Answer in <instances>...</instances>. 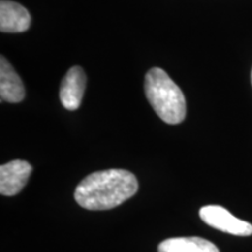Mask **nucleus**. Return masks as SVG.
I'll return each instance as SVG.
<instances>
[{
	"mask_svg": "<svg viewBox=\"0 0 252 252\" xmlns=\"http://www.w3.org/2000/svg\"><path fill=\"white\" fill-rule=\"evenodd\" d=\"M138 180L125 169H105L84 178L75 190V200L88 210H109L121 206L138 191Z\"/></svg>",
	"mask_w": 252,
	"mask_h": 252,
	"instance_id": "f257e3e1",
	"label": "nucleus"
},
{
	"mask_svg": "<svg viewBox=\"0 0 252 252\" xmlns=\"http://www.w3.org/2000/svg\"><path fill=\"white\" fill-rule=\"evenodd\" d=\"M145 94L157 115L167 124H180L186 118L182 90L161 68H152L145 76Z\"/></svg>",
	"mask_w": 252,
	"mask_h": 252,
	"instance_id": "f03ea898",
	"label": "nucleus"
},
{
	"mask_svg": "<svg viewBox=\"0 0 252 252\" xmlns=\"http://www.w3.org/2000/svg\"><path fill=\"white\" fill-rule=\"evenodd\" d=\"M200 217L204 223L220 231L235 236H251L252 224L242 220L220 206H204L200 209Z\"/></svg>",
	"mask_w": 252,
	"mask_h": 252,
	"instance_id": "7ed1b4c3",
	"label": "nucleus"
},
{
	"mask_svg": "<svg viewBox=\"0 0 252 252\" xmlns=\"http://www.w3.org/2000/svg\"><path fill=\"white\" fill-rule=\"evenodd\" d=\"M32 166L25 160H13L0 167V194L13 196L23 190L32 174Z\"/></svg>",
	"mask_w": 252,
	"mask_h": 252,
	"instance_id": "20e7f679",
	"label": "nucleus"
},
{
	"mask_svg": "<svg viewBox=\"0 0 252 252\" xmlns=\"http://www.w3.org/2000/svg\"><path fill=\"white\" fill-rule=\"evenodd\" d=\"M87 86V76L83 69L78 65L69 69L63 77L60 88V99L63 108L75 111L81 106L82 98Z\"/></svg>",
	"mask_w": 252,
	"mask_h": 252,
	"instance_id": "39448f33",
	"label": "nucleus"
},
{
	"mask_svg": "<svg viewBox=\"0 0 252 252\" xmlns=\"http://www.w3.org/2000/svg\"><path fill=\"white\" fill-rule=\"evenodd\" d=\"M30 12L18 2L0 1V31L2 33H23L31 27Z\"/></svg>",
	"mask_w": 252,
	"mask_h": 252,
	"instance_id": "423d86ee",
	"label": "nucleus"
},
{
	"mask_svg": "<svg viewBox=\"0 0 252 252\" xmlns=\"http://www.w3.org/2000/svg\"><path fill=\"white\" fill-rule=\"evenodd\" d=\"M0 97L8 103H19L25 98L23 81L5 56L0 58Z\"/></svg>",
	"mask_w": 252,
	"mask_h": 252,
	"instance_id": "0eeeda50",
	"label": "nucleus"
},
{
	"mask_svg": "<svg viewBox=\"0 0 252 252\" xmlns=\"http://www.w3.org/2000/svg\"><path fill=\"white\" fill-rule=\"evenodd\" d=\"M158 252H220L210 241L201 237H175L162 241Z\"/></svg>",
	"mask_w": 252,
	"mask_h": 252,
	"instance_id": "6e6552de",
	"label": "nucleus"
},
{
	"mask_svg": "<svg viewBox=\"0 0 252 252\" xmlns=\"http://www.w3.org/2000/svg\"><path fill=\"white\" fill-rule=\"evenodd\" d=\"M251 84H252V70H251Z\"/></svg>",
	"mask_w": 252,
	"mask_h": 252,
	"instance_id": "1a4fd4ad",
	"label": "nucleus"
}]
</instances>
